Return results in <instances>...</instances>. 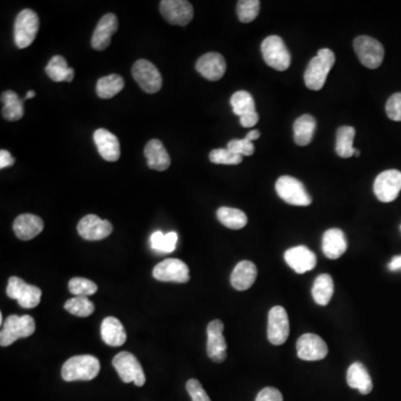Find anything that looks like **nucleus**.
<instances>
[{"label":"nucleus","mask_w":401,"mask_h":401,"mask_svg":"<svg viewBox=\"0 0 401 401\" xmlns=\"http://www.w3.org/2000/svg\"><path fill=\"white\" fill-rule=\"evenodd\" d=\"M35 96H36L35 92H33V91H29V92L26 94L25 98H24V102H25L26 100H29V98H33Z\"/></svg>","instance_id":"nucleus-50"},{"label":"nucleus","mask_w":401,"mask_h":401,"mask_svg":"<svg viewBox=\"0 0 401 401\" xmlns=\"http://www.w3.org/2000/svg\"><path fill=\"white\" fill-rule=\"evenodd\" d=\"M233 113L239 117L246 116V115L253 114L255 111V102H254L252 95L245 91H239L232 95L231 100Z\"/></svg>","instance_id":"nucleus-35"},{"label":"nucleus","mask_w":401,"mask_h":401,"mask_svg":"<svg viewBox=\"0 0 401 401\" xmlns=\"http://www.w3.org/2000/svg\"><path fill=\"white\" fill-rule=\"evenodd\" d=\"M77 231L87 241H100L111 235L113 226L109 221L102 220L97 215L89 214L79 221Z\"/></svg>","instance_id":"nucleus-16"},{"label":"nucleus","mask_w":401,"mask_h":401,"mask_svg":"<svg viewBox=\"0 0 401 401\" xmlns=\"http://www.w3.org/2000/svg\"><path fill=\"white\" fill-rule=\"evenodd\" d=\"M6 292L9 298L18 301L19 306L25 309H33L38 306L42 298V290L36 285L26 283L18 276L9 278Z\"/></svg>","instance_id":"nucleus-9"},{"label":"nucleus","mask_w":401,"mask_h":401,"mask_svg":"<svg viewBox=\"0 0 401 401\" xmlns=\"http://www.w3.org/2000/svg\"><path fill=\"white\" fill-rule=\"evenodd\" d=\"M336 63V56L329 48H322L317 52V56L310 61L304 72V83L311 91H320L324 84L329 72Z\"/></svg>","instance_id":"nucleus-1"},{"label":"nucleus","mask_w":401,"mask_h":401,"mask_svg":"<svg viewBox=\"0 0 401 401\" xmlns=\"http://www.w3.org/2000/svg\"><path fill=\"white\" fill-rule=\"evenodd\" d=\"M256 276L258 269L253 262H239L231 274L232 287L237 291H245L253 285Z\"/></svg>","instance_id":"nucleus-24"},{"label":"nucleus","mask_w":401,"mask_h":401,"mask_svg":"<svg viewBox=\"0 0 401 401\" xmlns=\"http://www.w3.org/2000/svg\"><path fill=\"white\" fill-rule=\"evenodd\" d=\"M354 52L360 63L367 68L376 70L382 64L384 49L382 42L369 36H359L354 39Z\"/></svg>","instance_id":"nucleus-7"},{"label":"nucleus","mask_w":401,"mask_h":401,"mask_svg":"<svg viewBox=\"0 0 401 401\" xmlns=\"http://www.w3.org/2000/svg\"><path fill=\"white\" fill-rule=\"evenodd\" d=\"M315 127H317V122H315V117L309 114L302 115V116L299 117L298 120H295L294 125H293L294 142L299 146L309 145L312 139H313Z\"/></svg>","instance_id":"nucleus-28"},{"label":"nucleus","mask_w":401,"mask_h":401,"mask_svg":"<svg viewBox=\"0 0 401 401\" xmlns=\"http://www.w3.org/2000/svg\"><path fill=\"white\" fill-rule=\"evenodd\" d=\"M195 68L206 79L219 81L226 74V59L221 54L207 53L198 58Z\"/></svg>","instance_id":"nucleus-19"},{"label":"nucleus","mask_w":401,"mask_h":401,"mask_svg":"<svg viewBox=\"0 0 401 401\" xmlns=\"http://www.w3.org/2000/svg\"><path fill=\"white\" fill-rule=\"evenodd\" d=\"M347 382L349 387L359 390V393L362 395H368L372 391L373 384L370 375L368 372L367 368L360 362H354L349 367Z\"/></svg>","instance_id":"nucleus-26"},{"label":"nucleus","mask_w":401,"mask_h":401,"mask_svg":"<svg viewBox=\"0 0 401 401\" xmlns=\"http://www.w3.org/2000/svg\"><path fill=\"white\" fill-rule=\"evenodd\" d=\"M134 79L139 87L148 94H155L163 85L161 72L153 63L146 59H139L132 68Z\"/></svg>","instance_id":"nucleus-10"},{"label":"nucleus","mask_w":401,"mask_h":401,"mask_svg":"<svg viewBox=\"0 0 401 401\" xmlns=\"http://www.w3.org/2000/svg\"><path fill=\"white\" fill-rule=\"evenodd\" d=\"M356 136V129L351 126H341L337 132V143L336 152L343 159H349L356 153L354 148V139Z\"/></svg>","instance_id":"nucleus-32"},{"label":"nucleus","mask_w":401,"mask_h":401,"mask_svg":"<svg viewBox=\"0 0 401 401\" xmlns=\"http://www.w3.org/2000/svg\"><path fill=\"white\" fill-rule=\"evenodd\" d=\"M400 231H401V226H400Z\"/></svg>","instance_id":"nucleus-51"},{"label":"nucleus","mask_w":401,"mask_h":401,"mask_svg":"<svg viewBox=\"0 0 401 401\" xmlns=\"http://www.w3.org/2000/svg\"><path fill=\"white\" fill-rule=\"evenodd\" d=\"M163 239H164V234L161 231L155 232L153 235L150 237V243H152V248L154 250L159 251L161 252L162 245H163Z\"/></svg>","instance_id":"nucleus-47"},{"label":"nucleus","mask_w":401,"mask_h":401,"mask_svg":"<svg viewBox=\"0 0 401 401\" xmlns=\"http://www.w3.org/2000/svg\"><path fill=\"white\" fill-rule=\"evenodd\" d=\"M347 239L340 228H330L324 232L322 239V251L329 259H339L347 251Z\"/></svg>","instance_id":"nucleus-25"},{"label":"nucleus","mask_w":401,"mask_h":401,"mask_svg":"<svg viewBox=\"0 0 401 401\" xmlns=\"http://www.w3.org/2000/svg\"><path fill=\"white\" fill-rule=\"evenodd\" d=\"M100 333L104 343L111 347H120L126 341V331L122 322L114 317L104 319L100 327Z\"/></svg>","instance_id":"nucleus-27"},{"label":"nucleus","mask_w":401,"mask_h":401,"mask_svg":"<svg viewBox=\"0 0 401 401\" xmlns=\"http://www.w3.org/2000/svg\"><path fill=\"white\" fill-rule=\"evenodd\" d=\"M94 142L98 153L107 162H116L120 156V141L105 128H98L94 133Z\"/></svg>","instance_id":"nucleus-21"},{"label":"nucleus","mask_w":401,"mask_h":401,"mask_svg":"<svg viewBox=\"0 0 401 401\" xmlns=\"http://www.w3.org/2000/svg\"><path fill=\"white\" fill-rule=\"evenodd\" d=\"M159 10L171 25H189L194 17L192 3L187 0H163L159 3Z\"/></svg>","instance_id":"nucleus-12"},{"label":"nucleus","mask_w":401,"mask_h":401,"mask_svg":"<svg viewBox=\"0 0 401 401\" xmlns=\"http://www.w3.org/2000/svg\"><path fill=\"white\" fill-rule=\"evenodd\" d=\"M210 161L214 164L237 165L242 162L243 156L233 153L228 148H217L212 150Z\"/></svg>","instance_id":"nucleus-39"},{"label":"nucleus","mask_w":401,"mask_h":401,"mask_svg":"<svg viewBox=\"0 0 401 401\" xmlns=\"http://www.w3.org/2000/svg\"><path fill=\"white\" fill-rule=\"evenodd\" d=\"M259 137L260 132L256 131V129H253V131L249 132V134L246 135V136H245V139H248V141H250V142H253V141L259 139Z\"/></svg>","instance_id":"nucleus-49"},{"label":"nucleus","mask_w":401,"mask_h":401,"mask_svg":"<svg viewBox=\"0 0 401 401\" xmlns=\"http://www.w3.org/2000/svg\"><path fill=\"white\" fill-rule=\"evenodd\" d=\"M261 52L265 63L273 70L283 72L291 65V55L281 37L276 35L267 37L262 42Z\"/></svg>","instance_id":"nucleus-4"},{"label":"nucleus","mask_w":401,"mask_h":401,"mask_svg":"<svg viewBox=\"0 0 401 401\" xmlns=\"http://www.w3.org/2000/svg\"><path fill=\"white\" fill-rule=\"evenodd\" d=\"M259 0H239L237 1V11L239 22H253L260 13Z\"/></svg>","instance_id":"nucleus-37"},{"label":"nucleus","mask_w":401,"mask_h":401,"mask_svg":"<svg viewBox=\"0 0 401 401\" xmlns=\"http://www.w3.org/2000/svg\"><path fill=\"white\" fill-rule=\"evenodd\" d=\"M13 228L18 239L29 241L42 233L44 230V222L37 215L26 213L17 217Z\"/></svg>","instance_id":"nucleus-22"},{"label":"nucleus","mask_w":401,"mask_h":401,"mask_svg":"<svg viewBox=\"0 0 401 401\" xmlns=\"http://www.w3.org/2000/svg\"><path fill=\"white\" fill-rule=\"evenodd\" d=\"M284 260L299 274L313 270L317 265V256L304 245L289 249L284 253Z\"/></svg>","instance_id":"nucleus-18"},{"label":"nucleus","mask_w":401,"mask_h":401,"mask_svg":"<svg viewBox=\"0 0 401 401\" xmlns=\"http://www.w3.org/2000/svg\"><path fill=\"white\" fill-rule=\"evenodd\" d=\"M15 159L9 153L8 150H0V168L3 170L5 167L11 166L14 165Z\"/></svg>","instance_id":"nucleus-46"},{"label":"nucleus","mask_w":401,"mask_h":401,"mask_svg":"<svg viewBox=\"0 0 401 401\" xmlns=\"http://www.w3.org/2000/svg\"><path fill=\"white\" fill-rule=\"evenodd\" d=\"M187 390L192 401H211L202 384L196 379H189L187 382Z\"/></svg>","instance_id":"nucleus-42"},{"label":"nucleus","mask_w":401,"mask_h":401,"mask_svg":"<svg viewBox=\"0 0 401 401\" xmlns=\"http://www.w3.org/2000/svg\"><path fill=\"white\" fill-rule=\"evenodd\" d=\"M401 191V172L388 170L380 173L373 184V192L384 203H390L398 198Z\"/></svg>","instance_id":"nucleus-11"},{"label":"nucleus","mask_w":401,"mask_h":401,"mask_svg":"<svg viewBox=\"0 0 401 401\" xmlns=\"http://www.w3.org/2000/svg\"><path fill=\"white\" fill-rule=\"evenodd\" d=\"M258 122H259V115H258V113L239 117V123H241V125L245 128L253 127V126L258 124Z\"/></svg>","instance_id":"nucleus-45"},{"label":"nucleus","mask_w":401,"mask_h":401,"mask_svg":"<svg viewBox=\"0 0 401 401\" xmlns=\"http://www.w3.org/2000/svg\"><path fill=\"white\" fill-rule=\"evenodd\" d=\"M125 86L124 79L120 75L111 74V75L105 76L98 79L96 84V93L98 96L103 100L114 97L118 93L122 92L123 88Z\"/></svg>","instance_id":"nucleus-33"},{"label":"nucleus","mask_w":401,"mask_h":401,"mask_svg":"<svg viewBox=\"0 0 401 401\" xmlns=\"http://www.w3.org/2000/svg\"><path fill=\"white\" fill-rule=\"evenodd\" d=\"M255 401H283V397L276 388L267 387L258 393Z\"/></svg>","instance_id":"nucleus-43"},{"label":"nucleus","mask_w":401,"mask_h":401,"mask_svg":"<svg viewBox=\"0 0 401 401\" xmlns=\"http://www.w3.org/2000/svg\"><path fill=\"white\" fill-rule=\"evenodd\" d=\"M117 28H118V19L114 14H106L102 17L93 33V48L102 52L109 47L111 36L116 33Z\"/></svg>","instance_id":"nucleus-20"},{"label":"nucleus","mask_w":401,"mask_h":401,"mask_svg":"<svg viewBox=\"0 0 401 401\" xmlns=\"http://www.w3.org/2000/svg\"><path fill=\"white\" fill-rule=\"evenodd\" d=\"M1 102H3V114L5 120L9 122H16L22 120L24 116V100L18 96L13 91H7L1 95Z\"/></svg>","instance_id":"nucleus-29"},{"label":"nucleus","mask_w":401,"mask_h":401,"mask_svg":"<svg viewBox=\"0 0 401 401\" xmlns=\"http://www.w3.org/2000/svg\"><path fill=\"white\" fill-rule=\"evenodd\" d=\"M39 31L38 15L31 9L20 11L15 22L14 37L17 47L27 48L33 44Z\"/></svg>","instance_id":"nucleus-5"},{"label":"nucleus","mask_w":401,"mask_h":401,"mask_svg":"<svg viewBox=\"0 0 401 401\" xmlns=\"http://www.w3.org/2000/svg\"><path fill=\"white\" fill-rule=\"evenodd\" d=\"M228 150L241 156H251L254 153L253 143L246 139H232L228 143Z\"/></svg>","instance_id":"nucleus-40"},{"label":"nucleus","mask_w":401,"mask_h":401,"mask_svg":"<svg viewBox=\"0 0 401 401\" xmlns=\"http://www.w3.org/2000/svg\"><path fill=\"white\" fill-rule=\"evenodd\" d=\"M298 356L304 361H317L326 358L328 345L317 334L306 333L297 341Z\"/></svg>","instance_id":"nucleus-15"},{"label":"nucleus","mask_w":401,"mask_h":401,"mask_svg":"<svg viewBox=\"0 0 401 401\" xmlns=\"http://www.w3.org/2000/svg\"><path fill=\"white\" fill-rule=\"evenodd\" d=\"M176 242H178V234H176V232H170V233L165 234L161 252H166V253L173 252V251L175 250Z\"/></svg>","instance_id":"nucleus-44"},{"label":"nucleus","mask_w":401,"mask_h":401,"mask_svg":"<svg viewBox=\"0 0 401 401\" xmlns=\"http://www.w3.org/2000/svg\"><path fill=\"white\" fill-rule=\"evenodd\" d=\"M388 267H389L390 271H393V272L401 270V255L395 256V258L391 260V262H390Z\"/></svg>","instance_id":"nucleus-48"},{"label":"nucleus","mask_w":401,"mask_h":401,"mask_svg":"<svg viewBox=\"0 0 401 401\" xmlns=\"http://www.w3.org/2000/svg\"><path fill=\"white\" fill-rule=\"evenodd\" d=\"M334 285L331 276L323 273L315 278L312 287V297L320 306H327L333 295Z\"/></svg>","instance_id":"nucleus-31"},{"label":"nucleus","mask_w":401,"mask_h":401,"mask_svg":"<svg viewBox=\"0 0 401 401\" xmlns=\"http://www.w3.org/2000/svg\"><path fill=\"white\" fill-rule=\"evenodd\" d=\"M100 365L97 358L91 354L72 356L61 368V377L65 382L83 380L89 382L97 377Z\"/></svg>","instance_id":"nucleus-2"},{"label":"nucleus","mask_w":401,"mask_h":401,"mask_svg":"<svg viewBox=\"0 0 401 401\" xmlns=\"http://www.w3.org/2000/svg\"><path fill=\"white\" fill-rule=\"evenodd\" d=\"M68 289L76 297H88L97 292V285L85 278H72L68 283Z\"/></svg>","instance_id":"nucleus-38"},{"label":"nucleus","mask_w":401,"mask_h":401,"mask_svg":"<svg viewBox=\"0 0 401 401\" xmlns=\"http://www.w3.org/2000/svg\"><path fill=\"white\" fill-rule=\"evenodd\" d=\"M290 333L289 317L283 306H273L267 317V339L272 345H281Z\"/></svg>","instance_id":"nucleus-13"},{"label":"nucleus","mask_w":401,"mask_h":401,"mask_svg":"<svg viewBox=\"0 0 401 401\" xmlns=\"http://www.w3.org/2000/svg\"><path fill=\"white\" fill-rule=\"evenodd\" d=\"M217 219L223 226L231 230H241L248 224V217L239 209H232L223 206L217 212Z\"/></svg>","instance_id":"nucleus-34"},{"label":"nucleus","mask_w":401,"mask_h":401,"mask_svg":"<svg viewBox=\"0 0 401 401\" xmlns=\"http://www.w3.org/2000/svg\"><path fill=\"white\" fill-rule=\"evenodd\" d=\"M36 324L31 315H9L1 327L0 345L8 347L22 338H27L35 332Z\"/></svg>","instance_id":"nucleus-3"},{"label":"nucleus","mask_w":401,"mask_h":401,"mask_svg":"<svg viewBox=\"0 0 401 401\" xmlns=\"http://www.w3.org/2000/svg\"><path fill=\"white\" fill-rule=\"evenodd\" d=\"M65 310L76 317H86L93 315L95 306L87 297H75L66 301Z\"/></svg>","instance_id":"nucleus-36"},{"label":"nucleus","mask_w":401,"mask_h":401,"mask_svg":"<svg viewBox=\"0 0 401 401\" xmlns=\"http://www.w3.org/2000/svg\"><path fill=\"white\" fill-rule=\"evenodd\" d=\"M153 276L162 282L187 283L189 280V267L181 260L166 259L156 265Z\"/></svg>","instance_id":"nucleus-14"},{"label":"nucleus","mask_w":401,"mask_h":401,"mask_svg":"<svg viewBox=\"0 0 401 401\" xmlns=\"http://www.w3.org/2000/svg\"><path fill=\"white\" fill-rule=\"evenodd\" d=\"M386 113L390 120L401 122V93H395L388 100Z\"/></svg>","instance_id":"nucleus-41"},{"label":"nucleus","mask_w":401,"mask_h":401,"mask_svg":"<svg viewBox=\"0 0 401 401\" xmlns=\"http://www.w3.org/2000/svg\"><path fill=\"white\" fill-rule=\"evenodd\" d=\"M223 330L224 324L219 319L211 321L207 326V356L217 363L226 359L228 345L223 336Z\"/></svg>","instance_id":"nucleus-17"},{"label":"nucleus","mask_w":401,"mask_h":401,"mask_svg":"<svg viewBox=\"0 0 401 401\" xmlns=\"http://www.w3.org/2000/svg\"><path fill=\"white\" fill-rule=\"evenodd\" d=\"M148 165L152 170L166 171L171 165V157L164 144L159 139H150L144 150Z\"/></svg>","instance_id":"nucleus-23"},{"label":"nucleus","mask_w":401,"mask_h":401,"mask_svg":"<svg viewBox=\"0 0 401 401\" xmlns=\"http://www.w3.org/2000/svg\"><path fill=\"white\" fill-rule=\"evenodd\" d=\"M113 365L116 369L118 376L125 384L134 382L137 387L144 386L145 380H146L144 371L136 356L133 354H129L127 351L120 352L113 359Z\"/></svg>","instance_id":"nucleus-8"},{"label":"nucleus","mask_w":401,"mask_h":401,"mask_svg":"<svg viewBox=\"0 0 401 401\" xmlns=\"http://www.w3.org/2000/svg\"><path fill=\"white\" fill-rule=\"evenodd\" d=\"M276 193L288 204L297 206H308L312 203L309 193L304 184L292 176L284 175L276 183Z\"/></svg>","instance_id":"nucleus-6"},{"label":"nucleus","mask_w":401,"mask_h":401,"mask_svg":"<svg viewBox=\"0 0 401 401\" xmlns=\"http://www.w3.org/2000/svg\"><path fill=\"white\" fill-rule=\"evenodd\" d=\"M45 72L54 81H68L70 83L75 75V70L68 67L66 59L63 56H54L45 68Z\"/></svg>","instance_id":"nucleus-30"}]
</instances>
